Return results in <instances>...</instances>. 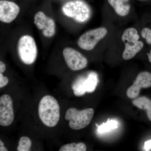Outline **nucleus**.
Masks as SVG:
<instances>
[{
    "mask_svg": "<svg viewBox=\"0 0 151 151\" xmlns=\"http://www.w3.org/2000/svg\"><path fill=\"white\" fill-rule=\"evenodd\" d=\"M38 114L41 121L47 127L56 126L60 117V108L56 99L51 95L42 97L39 104Z\"/></svg>",
    "mask_w": 151,
    "mask_h": 151,
    "instance_id": "nucleus-1",
    "label": "nucleus"
},
{
    "mask_svg": "<svg viewBox=\"0 0 151 151\" xmlns=\"http://www.w3.org/2000/svg\"><path fill=\"white\" fill-rule=\"evenodd\" d=\"M139 39V36L134 28H129L124 31L122 36V40L125 44V48L122 55L123 59L125 60L132 59L142 49L144 43Z\"/></svg>",
    "mask_w": 151,
    "mask_h": 151,
    "instance_id": "nucleus-2",
    "label": "nucleus"
},
{
    "mask_svg": "<svg viewBox=\"0 0 151 151\" xmlns=\"http://www.w3.org/2000/svg\"><path fill=\"white\" fill-rule=\"evenodd\" d=\"M94 115V110L92 108L81 111L70 108L66 111L65 119L69 121V126L71 129L78 130L87 127L91 123Z\"/></svg>",
    "mask_w": 151,
    "mask_h": 151,
    "instance_id": "nucleus-3",
    "label": "nucleus"
},
{
    "mask_svg": "<svg viewBox=\"0 0 151 151\" xmlns=\"http://www.w3.org/2000/svg\"><path fill=\"white\" fill-rule=\"evenodd\" d=\"M62 11L66 17L79 23L87 21L91 14L89 6L81 0H73L65 3L63 6Z\"/></svg>",
    "mask_w": 151,
    "mask_h": 151,
    "instance_id": "nucleus-4",
    "label": "nucleus"
},
{
    "mask_svg": "<svg viewBox=\"0 0 151 151\" xmlns=\"http://www.w3.org/2000/svg\"><path fill=\"white\" fill-rule=\"evenodd\" d=\"M19 56L24 64L31 65L35 62L37 56V47L34 38L31 36H22L18 43Z\"/></svg>",
    "mask_w": 151,
    "mask_h": 151,
    "instance_id": "nucleus-5",
    "label": "nucleus"
},
{
    "mask_svg": "<svg viewBox=\"0 0 151 151\" xmlns=\"http://www.w3.org/2000/svg\"><path fill=\"white\" fill-rule=\"evenodd\" d=\"M107 33V29L104 27L87 31L80 36L77 41V44L84 50H92L99 41L105 37Z\"/></svg>",
    "mask_w": 151,
    "mask_h": 151,
    "instance_id": "nucleus-6",
    "label": "nucleus"
},
{
    "mask_svg": "<svg viewBox=\"0 0 151 151\" xmlns=\"http://www.w3.org/2000/svg\"><path fill=\"white\" fill-rule=\"evenodd\" d=\"M98 83L97 73L91 72L86 77H80L76 79L71 86L74 95L81 96L86 92L92 93L95 91Z\"/></svg>",
    "mask_w": 151,
    "mask_h": 151,
    "instance_id": "nucleus-7",
    "label": "nucleus"
},
{
    "mask_svg": "<svg viewBox=\"0 0 151 151\" xmlns=\"http://www.w3.org/2000/svg\"><path fill=\"white\" fill-rule=\"evenodd\" d=\"M63 55L66 65L71 70H81L86 68L88 64V60L86 58L72 47L64 48Z\"/></svg>",
    "mask_w": 151,
    "mask_h": 151,
    "instance_id": "nucleus-8",
    "label": "nucleus"
},
{
    "mask_svg": "<svg viewBox=\"0 0 151 151\" xmlns=\"http://www.w3.org/2000/svg\"><path fill=\"white\" fill-rule=\"evenodd\" d=\"M14 114L12 100L9 95L4 94L0 97V125L8 127L13 122Z\"/></svg>",
    "mask_w": 151,
    "mask_h": 151,
    "instance_id": "nucleus-9",
    "label": "nucleus"
},
{
    "mask_svg": "<svg viewBox=\"0 0 151 151\" xmlns=\"http://www.w3.org/2000/svg\"><path fill=\"white\" fill-rule=\"evenodd\" d=\"M20 12V8L13 1L0 0V22L9 24L13 22Z\"/></svg>",
    "mask_w": 151,
    "mask_h": 151,
    "instance_id": "nucleus-10",
    "label": "nucleus"
},
{
    "mask_svg": "<svg viewBox=\"0 0 151 151\" xmlns=\"http://www.w3.org/2000/svg\"><path fill=\"white\" fill-rule=\"evenodd\" d=\"M34 24L39 29L42 31L45 37L54 36L56 32V25L53 19L47 17L43 12H38L34 17Z\"/></svg>",
    "mask_w": 151,
    "mask_h": 151,
    "instance_id": "nucleus-11",
    "label": "nucleus"
},
{
    "mask_svg": "<svg viewBox=\"0 0 151 151\" xmlns=\"http://www.w3.org/2000/svg\"><path fill=\"white\" fill-rule=\"evenodd\" d=\"M151 86V73L148 71H143L138 74L134 84L127 90V96L130 99H136L139 94L142 88Z\"/></svg>",
    "mask_w": 151,
    "mask_h": 151,
    "instance_id": "nucleus-12",
    "label": "nucleus"
},
{
    "mask_svg": "<svg viewBox=\"0 0 151 151\" xmlns=\"http://www.w3.org/2000/svg\"><path fill=\"white\" fill-rule=\"evenodd\" d=\"M108 1L118 15L125 17L129 13L131 9L130 0H108Z\"/></svg>",
    "mask_w": 151,
    "mask_h": 151,
    "instance_id": "nucleus-13",
    "label": "nucleus"
},
{
    "mask_svg": "<svg viewBox=\"0 0 151 151\" xmlns=\"http://www.w3.org/2000/svg\"><path fill=\"white\" fill-rule=\"evenodd\" d=\"M133 104L138 108L146 111L148 119L151 122V100L143 96L133 100Z\"/></svg>",
    "mask_w": 151,
    "mask_h": 151,
    "instance_id": "nucleus-14",
    "label": "nucleus"
},
{
    "mask_svg": "<svg viewBox=\"0 0 151 151\" xmlns=\"http://www.w3.org/2000/svg\"><path fill=\"white\" fill-rule=\"evenodd\" d=\"M96 127L98 129V132L100 134L106 133L111 130L117 129L118 127V123L115 120L108 119V121L105 123H103L102 125L99 126L98 124H96Z\"/></svg>",
    "mask_w": 151,
    "mask_h": 151,
    "instance_id": "nucleus-15",
    "label": "nucleus"
},
{
    "mask_svg": "<svg viewBox=\"0 0 151 151\" xmlns=\"http://www.w3.org/2000/svg\"><path fill=\"white\" fill-rule=\"evenodd\" d=\"M86 146L84 143L80 142L76 144L72 143L67 144L62 146L59 149V151H85Z\"/></svg>",
    "mask_w": 151,
    "mask_h": 151,
    "instance_id": "nucleus-16",
    "label": "nucleus"
},
{
    "mask_svg": "<svg viewBox=\"0 0 151 151\" xmlns=\"http://www.w3.org/2000/svg\"><path fill=\"white\" fill-rule=\"evenodd\" d=\"M17 150L18 151H29L32 146V141L28 137H22L19 141Z\"/></svg>",
    "mask_w": 151,
    "mask_h": 151,
    "instance_id": "nucleus-17",
    "label": "nucleus"
},
{
    "mask_svg": "<svg viewBox=\"0 0 151 151\" xmlns=\"http://www.w3.org/2000/svg\"><path fill=\"white\" fill-rule=\"evenodd\" d=\"M142 37L146 39L147 43L151 45V29L149 28H144L141 32Z\"/></svg>",
    "mask_w": 151,
    "mask_h": 151,
    "instance_id": "nucleus-18",
    "label": "nucleus"
},
{
    "mask_svg": "<svg viewBox=\"0 0 151 151\" xmlns=\"http://www.w3.org/2000/svg\"><path fill=\"white\" fill-rule=\"evenodd\" d=\"M9 78L7 76H4L3 73H0V88L4 87L8 84Z\"/></svg>",
    "mask_w": 151,
    "mask_h": 151,
    "instance_id": "nucleus-19",
    "label": "nucleus"
},
{
    "mask_svg": "<svg viewBox=\"0 0 151 151\" xmlns=\"http://www.w3.org/2000/svg\"><path fill=\"white\" fill-rule=\"evenodd\" d=\"M6 68L5 63L0 60V73H4L6 71Z\"/></svg>",
    "mask_w": 151,
    "mask_h": 151,
    "instance_id": "nucleus-20",
    "label": "nucleus"
},
{
    "mask_svg": "<svg viewBox=\"0 0 151 151\" xmlns=\"http://www.w3.org/2000/svg\"><path fill=\"white\" fill-rule=\"evenodd\" d=\"M144 148L146 151H149L151 149V140L146 141L145 143Z\"/></svg>",
    "mask_w": 151,
    "mask_h": 151,
    "instance_id": "nucleus-21",
    "label": "nucleus"
},
{
    "mask_svg": "<svg viewBox=\"0 0 151 151\" xmlns=\"http://www.w3.org/2000/svg\"><path fill=\"white\" fill-rule=\"evenodd\" d=\"M8 150L4 147V142L0 139V151H7Z\"/></svg>",
    "mask_w": 151,
    "mask_h": 151,
    "instance_id": "nucleus-22",
    "label": "nucleus"
},
{
    "mask_svg": "<svg viewBox=\"0 0 151 151\" xmlns=\"http://www.w3.org/2000/svg\"><path fill=\"white\" fill-rule=\"evenodd\" d=\"M147 56L149 61L151 63V50L149 52V53H147Z\"/></svg>",
    "mask_w": 151,
    "mask_h": 151,
    "instance_id": "nucleus-23",
    "label": "nucleus"
},
{
    "mask_svg": "<svg viewBox=\"0 0 151 151\" xmlns=\"http://www.w3.org/2000/svg\"><path fill=\"white\" fill-rule=\"evenodd\" d=\"M139 1H147V0H139Z\"/></svg>",
    "mask_w": 151,
    "mask_h": 151,
    "instance_id": "nucleus-24",
    "label": "nucleus"
}]
</instances>
